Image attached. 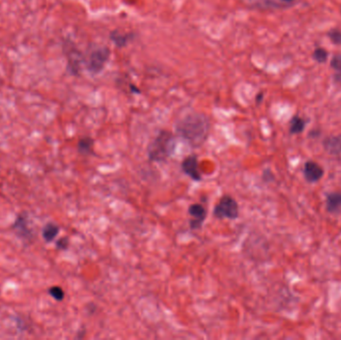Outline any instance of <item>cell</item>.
<instances>
[{"label": "cell", "instance_id": "obj_19", "mask_svg": "<svg viewBox=\"0 0 341 340\" xmlns=\"http://www.w3.org/2000/svg\"><path fill=\"white\" fill-rule=\"evenodd\" d=\"M330 65L331 67L338 71V72H341V55L339 54H336L332 57L331 59V62H330Z\"/></svg>", "mask_w": 341, "mask_h": 340}, {"label": "cell", "instance_id": "obj_7", "mask_svg": "<svg viewBox=\"0 0 341 340\" xmlns=\"http://www.w3.org/2000/svg\"><path fill=\"white\" fill-rule=\"evenodd\" d=\"M324 171L323 167L312 161H308L304 168V175L308 182L316 183L324 177Z\"/></svg>", "mask_w": 341, "mask_h": 340}, {"label": "cell", "instance_id": "obj_15", "mask_svg": "<svg viewBox=\"0 0 341 340\" xmlns=\"http://www.w3.org/2000/svg\"><path fill=\"white\" fill-rule=\"evenodd\" d=\"M306 128V121L297 116L293 117L290 122V133L299 134Z\"/></svg>", "mask_w": 341, "mask_h": 340}, {"label": "cell", "instance_id": "obj_14", "mask_svg": "<svg viewBox=\"0 0 341 340\" xmlns=\"http://www.w3.org/2000/svg\"><path fill=\"white\" fill-rule=\"evenodd\" d=\"M110 38L117 47H124L130 41V39L132 38V35L121 33L118 31H113L110 35Z\"/></svg>", "mask_w": 341, "mask_h": 340}, {"label": "cell", "instance_id": "obj_8", "mask_svg": "<svg viewBox=\"0 0 341 340\" xmlns=\"http://www.w3.org/2000/svg\"><path fill=\"white\" fill-rule=\"evenodd\" d=\"M13 230L20 238L29 239L32 238V231L29 229L28 220L25 213L19 215L12 225Z\"/></svg>", "mask_w": 341, "mask_h": 340}, {"label": "cell", "instance_id": "obj_5", "mask_svg": "<svg viewBox=\"0 0 341 340\" xmlns=\"http://www.w3.org/2000/svg\"><path fill=\"white\" fill-rule=\"evenodd\" d=\"M188 215L191 216L190 228L193 231L200 230L206 218V210L202 204H192L188 207Z\"/></svg>", "mask_w": 341, "mask_h": 340}, {"label": "cell", "instance_id": "obj_4", "mask_svg": "<svg viewBox=\"0 0 341 340\" xmlns=\"http://www.w3.org/2000/svg\"><path fill=\"white\" fill-rule=\"evenodd\" d=\"M111 51L107 47H98L91 52L86 59L85 66L91 74H99L110 59Z\"/></svg>", "mask_w": 341, "mask_h": 340}, {"label": "cell", "instance_id": "obj_9", "mask_svg": "<svg viewBox=\"0 0 341 340\" xmlns=\"http://www.w3.org/2000/svg\"><path fill=\"white\" fill-rule=\"evenodd\" d=\"M324 145L326 152L334 156H341V135L325 139Z\"/></svg>", "mask_w": 341, "mask_h": 340}, {"label": "cell", "instance_id": "obj_12", "mask_svg": "<svg viewBox=\"0 0 341 340\" xmlns=\"http://www.w3.org/2000/svg\"><path fill=\"white\" fill-rule=\"evenodd\" d=\"M93 148H94V140L90 137H83L78 141L77 150L83 156L93 154Z\"/></svg>", "mask_w": 341, "mask_h": 340}, {"label": "cell", "instance_id": "obj_21", "mask_svg": "<svg viewBox=\"0 0 341 340\" xmlns=\"http://www.w3.org/2000/svg\"><path fill=\"white\" fill-rule=\"evenodd\" d=\"M281 1H283V2H287V3H291V2H293L294 0H281Z\"/></svg>", "mask_w": 341, "mask_h": 340}, {"label": "cell", "instance_id": "obj_20", "mask_svg": "<svg viewBox=\"0 0 341 340\" xmlns=\"http://www.w3.org/2000/svg\"><path fill=\"white\" fill-rule=\"evenodd\" d=\"M69 247V238L64 237V238H59L56 241V248L60 251H65L67 250Z\"/></svg>", "mask_w": 341, "mask_h": 340}, {"label": "cell", "instance_id": "obj_11", "mask_svg": "<svg viewBox=\"0 0 341 340\" xmlns=\"http://www.w3.org/2000/svg\"><path fill=\"white\" fill-rule=\"evenodd\" d=\"M326 209L329 213L341 210V193H330L326 196Z\"/></svg>", "mask_w": 341, "mask_h": 340}, {"label": "cell", "instance_id": "obj_6", "mask_svg": "<svg viewBox=\"0 0 341 340\" xmlns=\"http://www.w3.org/2000/svg\"><path fill=\"white\" fill-rule=\"evenodd\" d=\"M182 170L195 182L202 181L203 177L199 170V160L196 155H190L182 162Z\"/></svg>", "mask_w": 341, "mask_h": 340}, {"label": "cell", "instance_id": "obj_1", "mask_svg": "<svg viewBox=\"0 0 341 340\" xmlns=\"http://www.w3.org/2000/svg\"><path fill=\"white\" fill-rule=\"evenodd\" d=\"M210 128V120L202 113H188L175 125L177 135L193 147H200L205 143Z\"/></svg>", "mask_w": 341, "mask_h": 340}, {"label": "cell", "instance_id": "obj_17", "mask_svg": "<svg viewBox=\"0 0 341 340\" xmlns=\"http://www.w3.org/2000/svg\"><path fill=\"white\" fill-rule=\"evenodd\" d=\"M328 53L324 48H316L313 52V58L318 63H324L327 60Z\"/></svg>", "mask_w": 341, "mask_h": 340}, {"label": "cell", "instance_id": "obj_13", "mask_svg": "<svg viewBox=\"0 0 341 340\" xmlns=\"http://www.w3.org/2000/svg\"><path fill=\"white\" fill-rule=\"evenodd\" d=\"M59 232H60V228L56 223L48 222L43 228L42 236H43V238L45 239V241L51 242L52 240H54L55 238L58 236Z\"/></svg>", "mask_w": 341, "mask_h": 340}, {"label": "cell", "instance_id": "obj_18", "mask_svg": "<svg viewBox=\"0 0 341 340\" xmlns=\"http://www.w3.org/2000/svg\"><path fill=\"white\" fill-rule=\"evenodd\" d=\"M328 37L332 41V43L339 45L341 44V31L337 29H332L328 32Z\"/></svg>", "mask_w": 341, "mask_h": 340}, {"label": "cell", "instance_id": "obj_16", "mask_svg": "<svg viewBox=\"0 0 341 340\" xmlns=\"http://www.w3.org/2000/svg\"><path fill=\"white\" fill-rule=\"evenodd\" d=\"M48 293L57 301H62L65 297V292L60 287H52L48 290Z\"/></svg>", "mask_w": 341, "mask_h": 340}, {"label": "cell", "instance_id": "obj_10", "mask_svg": "<svg viewBox=\"0 0 341 340\" xmlns=\"http://www.w3.org/2000/svg\"><path fill=\"white\" fill-rule=\"evenodd\" d=\"M66 49H68L66 55L68 59L69 67L74 74H76L80 69V64L82 61L81 54L76 48H66Z\"/></svg>", "mask_w": 341, "mask_h": 340}, {"label": "cell", "instance_id": "obj_2", "mask_svg": "<svg viewBox=\"0 0 341 340\" xmlns=\"http://www.w3.org/2000/svg\"><path fill=\"white\" fill-rule=\"evenodd\" d=\"M176 148L175 135L167 130L160 131L147 148L148 160L155 163H164L174 155Z\"/></svg>", "mask_w": 341, "mask_h": 340}, {"label": "cell", "instance_id": "obj_3", "mask_svg": "<svg viewBox=\"0 0 341 340\" xmlns=\"http://www.w3.org/2000/svg\"><path fill=\"white\" fill-rule=\"evenodd\" d=\"M239 215L238 202L229 195L222 197L214 209V217L219 220H237Z\"/></svg>", "mask_w": 341, "mask_h": 340}]
</instances>
